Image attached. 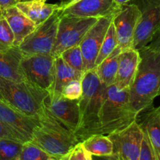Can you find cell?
Segmentation results:
<instances>
[{
    "label": "cell",
    "mask_w": 160,
    "mask_h": 160,
    "mask_svg": "<svg viewBox=\"0 0 160 160\" xmlns=\"http://www.w3.org/2000/svg\"><path fill=\"white\" fill-rule=\"evenodd\" d=\"M141 60L134 82L129 89L132 109L141 113L152 107L160 88V51L148 46L138 50Z\"/></svg>",
    "instance_id": "1"
},
{
    "label": "cell",
    "mask_w": 160,
    "mask_h": 160,
    "mask_svg": "<svg viewBox=\"0 0 160 160\" xmlns=\"http://www.w3.org/2000/svg\"><path fill=\"white\" fill-rule=\"evenodd\" d=\"M82 95L79 99L81 122L77 138L80 142L98 134L99 116L107 95V88L100 81L95 68L84 72L81 78Z\"/></svg>",
    "instance_id": "2"
},
{
    "label": "cell",
    "mask_w": 160,
    "mask_h": 160,
    "mask_svg": "<svg viewBox=\"0 0 160 160\" xmlns=\"http://www.w3.org/2000/svg\"><path fill=\"white\" fill-rule=\"evenodd\" d=\"M39 120L40 125L34 130L30 142L49 156L59 159L80 142L76 135L58 122L47 109Z\"/></svg>",
    "instance_id": "3"
},
{
    "label": "cell",
    "mask_w": 160,
    "mask_h": 160,
    "mask_svg": "<svg viewBox=\"0 0 160 160\" xmlns=\"http://www.w3.org/2000/svg\"><path fill=\"white\" fill-rule=\"evenodd\" d=\"M0 94L3 100L17 110L39 119L45 112L49 92L28 81H12L0 77Z\"/></svg>",
    "instance_id": "4"
},
{
    "label": "cell",
    "mask_w": 160,
    "mask_h": 160,
    "mask_svg": "<svg viewBox=\"0 0 160 160\" xmlns=\"http://www.w3.org/2000/svg\"><path fill=\"white\" fill-rule=\"evenodd\" d=\"M138 115L130 103L129 88L119 89L115 84L109 86L100 112L98 134H109L120 131L137 120Z\"/></svg>",
    "instance_id": "5"
},
{
    "label": "cell",
    "mask_w": 160,
    "mask_h": 160,
    "mask_svg": "<svg viewBox=\"0 0 160 160\" xmlns=\"http://www.w3.org/2000/svg\"><path fill=\"white\" fill-rule=\"evenodd\" d=\"M61 10L56 11L27 36L19 45L23 56L51 55L56 39Z\"/></svg>",
    "instance_id": "6"
},
{
    "label": "cell",
    "mask_w": 160,
    "mask_h": 160,
    "mask_svg": "<svg viewBox=\"0 0 160 160\" xmlns=\"http://www.w3.org/2000/svg\"><path fill=\"white\" fill-rule=\"evenodd\" d=\"M98 19L61 17L52 56L58 57L65 50L79 45L86 33Z\"/></svg>",
    "instance_id": "7"
},
{
    "label": "cell",
    "mask_w": 160,
    "mask_h": 160,
    "mask_svg": "<svg viewBox=\"0 0 160 160\" xmlns=\"http://www.w3.org/2000/svg\"><path fill=\"white\" fill-rule=\"evenodd\" d=\"M138 8L141 17L134 34L132 48L147 46L160 28V0H131Z\"/></svg>",
    "instance_id": "8"
},
{
    "label": "cell",
    "mask_w": 160,
    "mask_h": 160,
    "mask_svg": "<svg viewBox=\"0 0 160 160\" xmlns=\"http://www.w3.org/2000/svg\"><path fill=\"white\" fill-rule=\"evenodd\" d=\"M20 67L27 81L48 92L55 79V58L52 55L23 56Z\"/></svg>",
    "instance_id": "9"
},
{
    "label": "cell",
    "mask_w": 160,
    "mask_h": 160,
    "mask_svg": "<svg viewBox=\"0 0 160 160\" xmlns=\"http://www.w3.org/2000/svg\"><path fill=\"white\" fill-rule=\"evenodd\" d=\"M113 145L112 155L120 160H138L143 131L137 120L126 128L107 134Z\"/></svg>",
    "instance_id": "10"
},
{
    "label": "cell",
    "mask_w": 160,
    "mask_h": 160,
    "mask_svg": "<svg viewBox=\"0 0 160 160\" xmlns=\"http://www.w3.org/2000/svg\"><path fill=\"white\" fill-rule=\"evenodd\" d=\"M113 16L98 18L95 24L86 33L80 43V48L84 59V72L95 68L97 56L106 37L108 28L112 23Z\"/></svg>",
    "instance_id": "11"
},
{
    "label": "cell",
    "mask_w": 160,
    "mask_h": 160,
    "mask_svg": "<svg viewBox=\"0 0 160 160\" xmlns=\"http://www.w3.org/2000/svg\"><path fill=\"white\" fill-rule=\"evenodd\" d=\"M140 17V10L131 3L120 6L113 16L112 23L117 33V48L121 52L133 47L134 34Z\"/></svg>",
    "instance_id": "12"
},
{
    "label": "cell",
    "mask_w": 160,
    "mask_h": 160,
    "mask_svg": "<svg viewBox=\"0 0 160 160\" xmlns=\"http://www.w3.org/2000/svg\"><path fill=\"white\" fill-rule=\"evenodd\" d=\"M45 107L58 122L76 134L81 122L79 99L69 100L62 95H48L45 100Z\"/></svg>",
    "instance_id": "13"
},
{
    "label": "cell",
    "mask_w": 160,
    "mask_h": 160,
    "mask_svg": "<svg viewBox=\"0 0 160 160\" xmlns=\"http://www.w3.org/2000/svg\"><path fill=\"white\" fill-rule=\"evenodd\" d=\"M0 121L20 136L24 142L31 141L34 130L40 125L39 119L23 113L5 101H0Z\"/></svg>",
    "instance_id": "14"
},
{
    "label": "cell",
    "mask_w": 160,
    "mask_h": 160,
    "mask_svg": "<svg viewBox=\"0 0 160 160\" xmlns=\"http://www.w3.org/2000/svg\"><path fill=\"white\" fill-rule=\"evenodd\" d=\"M120 6L114 0H81L61 11V17L100 18L115 15Z\"/></svg>",
    "instance_id": "15"
},
{
    "label": "cell",
    "mask_w": 160,
    "mask_h": 160,
    "mask_svg": "<svg viewBox=\"0 0 160 160\" xmlns=\"http://www.w3.org/2000/svg\"><path fill=\"white\" fill-rule=\"evenodd\" d=\"M140 60L139 51L134 48H128L120 53L114 83L119 89H130L135 78Z\"/></svg>",
    "instance_id": "16"
},
{
    "label": "cell",
    "mask_w": 160,
    "mask_h": 160,
    "mask_svg": "<svg viewBox=\"0 0 160 160\" xmlns=\"http://www.w3.org/2000/svg\"><path fill=\"white\" fill-rule=\"evenodd\" d=\"M1 15L6 18L14 34V46L18 47L25 38L37 26L16 6L2 9Z\"/></svg>",
    "instance_id": "17"
},
{
    "label": "cell",
    "mask_w": 160,
    "mask_h": 160,
    "mask_svg": "<svg viewBox=\"0 0 160 160\" xmlns=\"http://www.w3.org/2000/svg\"><path fill=\"white\" fill-rule=\"evenodd\" d=\"M23 54L19 47L0 51V77L12 81H26L20 67Z\"/></svg>",
    "instance_id": "18"
},
{
    "label": "cell",
    "mask_w": 160,
    "mask_h": 160,
    "mask_svg": "<svg viewBox=\"0 0 160 160\" xmlns=\"http://www.w3.org/2000/svg\"><path fill=\"white\" fill-rule=\"evenodd\" d=\"M137 121L145 131L157 160H160V106L139 113Z\"/></svg>",
    "instance_id": "19"
},
{
    "label": "cell",
    "mask_w": 160,
    "mask_h": 160,
    "mask_svg": "<svg viewBox=\"0 0 160 160\" xmlns=\"http://www.w3.org/2000/svg\"><path fill=\"white\" fill-rule=\"evenodd\" d=\"M16 6L37 27L60 9L59 4H49L40 1L20 2Z\"/></svg>",
    "instance_id": "20"
},
{
    "label": "cell",
    "mask_w": 160,
    "mask_h": 160,
    "mask_svg": "<svg viewBox=\"0 0 160 160\" xmlns=\"http://www.w3.org/2000/svg\"><path fill=\"white\" fill-rule=\"evenodd\" d=\"M84 73H81L70 67L61 56L55 58V79L50 96L61 95L64 86L73 80H81Z\"/></svg>",
    "instance_id": "21"
},
{
    "label": "cell",
    "mask_w": 160,
    "mask_h": 160,
    "mask_svg": "<svg viewBox=\"0 0 160 160\" xmlns=\"http://www.w3.org/2000/svg\"><path fill=\"white\" fill-rule=\"evenodd\" d=\"M120 52L121 51L117 47L106 59L95 67L97 76L106 87L112 85L115 83Z\"/></svg>",
    "instance_id": "22"
},
{
    "label": "cell",
    "mask_w": 160,
    "mask_h": 160,
    "mask_svg": "<svg viewBox=\"0 0 160 160\" xmlns=\"http://www.w3.org/2000/svg\"><path fill=\"white\" fill-rule=\"evenodd\" d=\"M81 144L92 156H110L113 152L112 142L107 134H93L81 142Z\"/></svg>",
    "instance_id": "23"
},
{
    "label": "cell",
    "mask_w": 160,
    "mask_h": 160,
    "mask_svg": "<svg viewBox=\"0 0 160 160\" xmlns=\"http://www.w3.org/2000/svg\"><path fill=\"white\" fill-rule=\"evenodd\" d=\"M117 45H118V42H117V33H116L115 28H114V25L112 21L109 28H108L106 37L103 40L99 52L97 56L96 61H95V67L101 63L104 59H106L117 48Z\"/></svg>",
    "instance_id": "24"
},
{
    "label": "cell",
    "mask_w": 160,
    "mask_h": 160,
    "mask_svg": "<svg viewBox=\"0 0 160 160\" xmlns=\"http://www.w3.org/2000/svg\"><path fill=\"white\" fill-rule=\"evenodd\" d=\"M23 143L10 139L0 138V160H16Z\"/></svg>",
    "instance_id": "25"
},
{
    "label": "cell",
    "mask_w": 160,
    "mask_h": 160,
    "mask_svg": "<svg viewBox=\"0 0 160 160\" xmlns=\"http://www.w3.org/2000/svg\"><path fill=\"white\" fill-rule=\"evenodd\" d=\"M60 56L70 67L77 71L84 73V59L80 45L65 50L62 52Z\"/></svg>",
    "instance_id": "26"
},
{
    "label": "cell",
    "mask_w": 160,
    "mask_h": 160,
    "mask_svg": "<svg viewBox=\"0 0 160 160\" xmlns=\"http://www.w3.org/2000/svg\"><path fill=\"white\" fill-rule=\"evenodd\" d=\"M48 157L49 156L39 147L28 142L23 143L21 152L16 160H47Z\"/></svg>",
    "instance_id": "27"
},
{
    "label": "cell",
    "mask_w": 160,
    "mask_h": 160,
    "mask_svg": "<svg viewBox=\"0 0 160 160\" xmlns=\"http://www.w3.org/2000/svg\"><path fill=\"white\" fill-rule=\"evenodd\" d=\"M14 34L4 17L0 16V51L14 46Z\"/></svg>",
    "instance_id": "28"
},
{
    "label": "cell",
    "mask_w": 160,
    "mask_h": 160,
    "mask_svg": "<svg viewBox=\"0 0 160 160\" xmlns=\"http://www.w3.org/2000/svg\"><path fill=\"white\" fill-rule=\"evenodd\" d=\"M61 95L69 100H78L82 95L81 80H73L67 83L62 88Z\"/></svg>",
    "instance_id": "29"
},
{
    "label": "cell",
    "mask_w": 160,
    "mask_h": 160,
    "mask_svg": "<svg viewBox=\"0 0 160 160\" xmlns=\"http://www.w3.org/2000/svg\"><path fill=\"white\" fill-rule=\"evenodd\" d=\"M142 131H143V140H142V148H141L138 160H157L146 133L143 129Z\"/></svg>",
    "instance_id": "30"
},
{
    "label": "cell",
    "mask_w": 160,
    "mask_h": 160,
    "mask_svg": "<svg viewBox=\"0 0 160 160\" xmlns=\"http://www.w3.org/2000/svg\"><path fill=\"white\" fill-rule=\"evenodd\" d=\"M70 154L73 160H93L92 155L84 148L81 142L75 145L74 148L70 151Z\"/></svg>",
    "instance_id": "31"
},
{
    "label": "cell",
    "mask_w": 160,
    "mask_h": 160,
    "mask_svg": "<svg viewBox=\"0 0 160 160\" xmlns=\"http://www.w3.org/2000/svg\"><path fill=\"white\" fill-rule=\"evenodd\" d=\"M0 138L10 139V140L20 142L21 143H25L24 141L23 140V138L20 136H19L14 131H12V130L7 128L1 121H0Z\"/></svg>",
    "instance_id": "32"
},
{
    "label": "cell",
    "mask_w": 160,
    "mask_h": 160,
    "mask_svg": "<svg viewBox=\"0 0 160 160\" xmlns=\"http://www.w3.org/2000/svg\"><path fill=\"white\" fill-rule=\"evenodd\" d=\"M147 46L154 51H160V28L155 33L151 42Z\"/></svg>",
    "instance_id": "33"
},
{
    "label": "cell",
    "mask_w": 160,
    "mask_h": 160,
    "mask_svg": "<svg viewBox=\"0 0 160 160\" xmlns=\"http://www.w3.org/2000/svg\"><path fill=\"white\" fill-rule=\"evenodd\" d=\"M20 0H0V9H4L10 6H16V4L20 2Z\"/></svg>",
    "instance_id": "34"
},
{
    "label": "cell",
    "mask_w": 160,
    "mask_h": 160,
    "mask_svg": "<svg viewBox=\"0 0 160 160\" xmlns=\"http://www.w3.org/2000/svg\"><path fill=\"white\" fill-rule=\"evenodd\" d=\"M79 1H81V0H60L59 3H58V4L59 6V9L62 11L63 9H65L66 8L78 2Z\"/></svg>",
    "instance_id": "35"
},
{
    "label": "cell",
    "mask_w": 160,
    "mask_h": 160,
    "mask_svg": "<svg viewBox=\"0 0 160 160\" xmlns=\"http://www.w3.org/2000/svg\"><path fill=\"white\" fill-rule=\"evenodd\" d=\"M93 160H120L117 156L114 155H110V156H92Z\"/></svg>",
    "instance_id": "36"
},
{
    "label": "cell",
    "mask_w": 160,
    "mask_h": 160,
    "mask_svg": "<svg viewBox=\"0 0 160 160\" xmlns=\"http://www.w3.org/2000/svg\"><path fill=\"white\" fill-rule=\"evenodd\" d=\"M114 2H115L116 4L118 5L119 6H124V5L130 4L131 0H114Z\"/></svg>",
    "instance_id": "37"
},
{
    "label": "cell",
    "mask_w": 160,
    "mask_h": 160,
    "mask_svg": "<svg viewBox=\"0 0 160 160\" xmlns=\"http://www.w3.org/2000/svg\"><path fill=\"white\" fill-rule=\"evenodd\" d=\"M59 160H73L71 157V154H70V151L67 154L64 155L63 156H62L61 158H59Z\"/></svg>",
    "instance_id": "38"
},
{
    "label": "cell",
    "mask_w": 160,
    "mask_h": 160,
    "mask_svg": "<svg viewBox=\"0 0 160 160\" xmlns=\"http://www.w3.org/2000/svg\"><path fill=\"white\" fill-rule=\"evenodd\" d=\"M24 1H40V2H45L47 0H20V2H24Z\"/></svg>",
    "instance_id": "39"
},
{
    "label": "cell",
    "mask_w": 160,
    "mask_h": 160,
    "mask_svg": "<svg viewBox=\"0 0 160 160\" xmlns=\"http://www.w3.org/2000/svg\"><path fill=\"white\" fill-rule=\"evenodd\" d=\"M47 160H59V159H57V158L52 157V156H49V157L47 159Z\"/></svg>",
    "instance_id": "40"
},
{
    "label": "cell",
    "mask_w": 160,
    "mask_h": 160,
    "mask_svg": "<svg viewBox=\"0 0 160 160\" xmlns=\"http://www.w3.org/2000/svg\"><path fill=\"white\" fill-rule=\"evenodd\" d=\"M0 101H4V100H3V98H2V96L1 94H0Z\"/></svg>",
    "instance_id": "41"
},
{
    "label": "cell",
    "mask_w": 160,
    "mask_h": 160,
    "mask_svg": "<svg viewBox=\"0 0 160 160\" xmlns=\"http://www.w3.org/2000/svg\"><path fill=\"white\" fill-rule=\"evenodd\" d=\"M160 95V88H159V92H158V96Z\"/></svg>",
    "instance_id": "42"
}]
</instances>
